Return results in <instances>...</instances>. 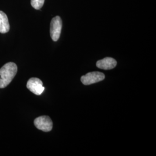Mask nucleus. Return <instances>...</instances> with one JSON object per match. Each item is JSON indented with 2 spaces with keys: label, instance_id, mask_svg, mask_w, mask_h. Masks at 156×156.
Masks as SVG:
<instances>
[{
  "label": "nucleus",
  "instance_id": "f03ea898",
  "mask_svg": "<svg viewBox=\"0 0 156 156\" xmlns=\"http://www.w3.org/2000/svg\"><path fill=\"white\" fill-rule=\"evenodd\" d=\"M62 20L60 16L55 17L50 23V33L51 39L54 41H57L60 36L62 31Z\"/></svg>",
  "mask_w": 156,
  "mask_h": 156
},
{
  "label": "nucleus",
  "instance_id": "20e7f679",
  "mask_svg": "<svg viewBox=\"0 0 156 156\" xmlns=\"http://www.w3.org/2000/svg\"><path fill=\"white\" fill-rule=\"evenodd\" d=\"M105 79V75L100 72L89 73L81 77V82L84 85H90L101 82Z\"/></svg>",
  "mask_w": 156,
  "mask_h": 156
},
{
  "label": "nucleus",
  "instance_id": "f257e3e1",
  "mask_svg": "<svg viewBox=\"0 0 156 156\" xmlns=\"http://www.w3.org/2000/svg\"><path fill=\"white\" fill-rule=\"evenodd\" d=\"M17 72V67L14 62H9L0 69V89L6 87L15 78Z\"/></svg>",
  "mask_w": 156,
  "mask_h": 156
},
{
  "label": "nucleus",
  "instance_id": "423d86ee",
  "mask_svg": "<svg viewBox=\"0 0 156 156\" xmlns=\"http://www.w3.org/2000/svg\"><path fill=\"white\" fill-rule=\"evenodd\" d=\"M117 65V62L112 57H106L97 62L96 66L98 68L109 70L114 68Z\"/></svg>",
  "mask_w": 156,
  "mask_h": 156
},
{
  "label": "nucleus",
  "instance_id": "6e6552de",
  "mask_svg": "<svg viewBox=\"0 0 156 156\" xmlns=\"http://www.w3.org/2000/svg\"><path fill=\"white\" fill-rule=\"evenodd\" d=\"M45 0H31V6L35 9H40L44 4Z\"/></svg>",
  "mask_w": 156,
  "mask_h": 156
},
{
  "label": "nucleus",
  "instance_id": "39448f33",
  "mask_svg": "<svg viewBox=\"0 0 156 156\" xmlns=\"http://www.w3.org/2000/svg\"><path fill=\"white\" fill-rule=\"evenodd\" d=\"M27 87L30 91L37 95L41 94L45 90L42 82L38 78H31L28 80Z\"/></svg>",
  "mask_w": 156,
  "mask_h": 156
},
{
  "label": "nucleus",
  "instance_id": "7ed1b4c3",
  "mask_svg": "<svg viewBox=\"0 0 156 156\" xmlns=\"http://www.w3.org/2000/svg\"><path fill=\"white\" fill-rule=\"evenodd\" d=\"M35 126L44 132L50 131L53 128V123L50 117L48 116H42L37 117L34 120Z\"/></svg>",
  "mask_w": 156,
  "mask_h": 156
},
{
  "label": "nucleus",
  "instance_id": "0eeeda50",
  "mask_svg": "<svg viewBox=\"0 0 156 156\" xmlns=\"http://www.w3.org/2000/svg\"><path fill=\"white\" fill-rule=\"evenodd\" d=\"M10 30V25L8 17L4 12L0 11V33L5 34Z\"/></svg>",
  "mask_w": 156,
  "mask_h": 156
}]
</instances>
